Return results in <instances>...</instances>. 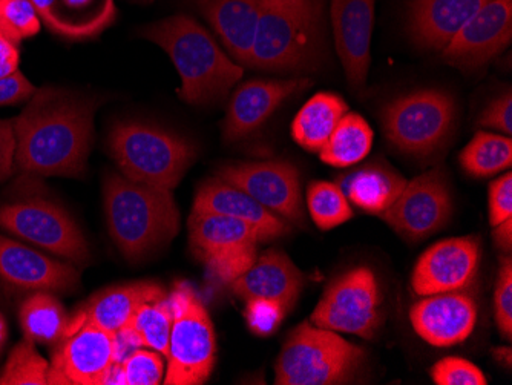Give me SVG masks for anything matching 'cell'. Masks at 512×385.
I'll list each match as a JSON object with an SVG mask.
<instances>
[{
  "label": "cell",
  "mask_w": 512,
  "mask_h": 385,
  "mask_svg": "<svg viewBox=\"0 0 512 385\" xmlns=\"http://www.w3.org/2000/svg\"><path fill=\"white\" fill-rule=\"evenodd\" d=\"M491 226H497L502 221L512 217V175L506 172L502 177L493 181L488 192Z\"/></svg>",
  "instance_id": "obj_41"
},
{
  "label": "cell",
  "mask_w": 512,
  "mask_h": 385,
  "mask_svg": "<svg viewBox=\"0 0 512 385\" xmlns=\"http://www.w3.org/2000/svg\"><path fill=\"white\" fill-rule=\"evenodd\" d=\"M16 163V134L13 120H0V183L13 174Z\"/></svg>",
  "instance_id": "obj_44"
},
{
  "label": "cell",
  "mask_w": 512,
  "mask_h": 385,
  "mask_svg": "<svg viewBox=\"0 0 512 385\" xmlns=\"http://www.w3.org/2000/svg\"><path fill=\"white\" fill-rule=\"evenodd\" d=\"M48 372L50 362L36 352L33 341L27 338L10 353L0 372V385H45Z\"/></svg>",
  "instance_id": "obj_34"
},
{
  "label": "cell",
  "mask_w": 512,
  "mask_h": 385,
  "mask_svg": "<svg viewBox=\"0 0 512 385\" xmlns=\"http://www.w3.org/2000/svg\"><path fill=\"white\" fill-rule=\"evenodd\" d=\"M511 39L512 0H491L448 42L442 60L462 71L479 70L499 56Z\"/></svg>",
  "instance_id": "obj_14"
},
{
  "label": "cell",
  "mask_w": 512,
  "mask_h": 385,
  "mask_svg": "<svg viewBox=\"0 0 512 385\" xmlns=\"http://www.w3.org/2000/svg\"><path fill=\"white\" fill-rule=\"evenodd\" d=\"M34 94V86L20 71L0 79V106L17 105L30 99Z\"/></svg>",
  "instance_id": "obj_43"
},
{
  "label": "cell",
  "mask_w": 512,
  "mask_h": 385,
  "mask_svg": "<svg viewBox=\"0 0 512 385\" xmlns=\"http://www.w3.org/2000/svg\"><path fill=\"white\" fill-rule=\"evenodd\" d=\"M453 214L450 188L440 169L407 181L393 205L379 217L410 241H421L440 231Z\"/></svg>",
  "instance_id": "obj_13"
},
{
  "label": "cell",
  "mask_w": 512,
  "mask_h": 385,
  "mask_svg": "<svg viewBox=\"0 0 512 385\" xmlns=\"http://www.w3.org/2000/svg\"><path fill=\"white\" fill-rule=\"evenodd\" d=\"M431 379L437 385H486L488 379L473 362L459 356L440 359L430 370Z\"/></svg>",
  "instance_id": "obj_37"
},
{
  "label": "cell",
  "mask_w": 512,
  "mask_h": 385,
  "mask_svg": "<svg viewBox=\"0 0 512 385\" xmlns=\"http://www.w3.org/2000/svg\"><path fill=\"white\" fill-rule=\"evenodd\" d=\"M106 384L125 385V376H123L122 364H119V362H114V364H112L111 369L106 373L105 381H103V385Z\"/></svg>",
  "instance_id": "obj_47"
},
{
  "label": "cell",
  "mask_w": 512,
  "mask_h": 385,
  "mask_svg": "<svg viewBox=\"0 0 512 385\" xmlns=\"http://www.w3.org/2000/svg\"><path fill=\"white\" fill-rule=\"evenodd\" d=\"M407 180L384 163H373L342 178L339 188L356 208L381 215L404 191Z\"/></svg>",
  "instance_id": "obj_27"
},
{
  "label": "cell",
  "mask_w": 512,
  "mask_h": 385,
  "mask_svg": "<svg viewBox=\"0 0 512 385\" xmlns=\"http://www.w3.org/2000/svg\"><path fill=\"white\" fill-rule=\"evenodd\" d=\"M381 301L375 272L356 267L330 283L310 320L321 329L371 339L381 326Z\"/></svg>",
  "instance_id": "obj_10"
},
{
  "label": "cell",
  "mask_w": 512,
  "mask_h": 385,
  "mask_svg": "<svg viewBox=\"0 0 512 385\" xmlns=\"http://www.w3.org/2000/svg\"><path fill=\"white\" fill-rule=\"evenodd\" d=\"M491 0H411L410 31L417 45L442 51Z\"/></svg>",
  "instance_id": "obj_22"
},
{
  "label": "cell",
  "mask_w": 512,
  "mask_h": 385,
  "mask_svg": "<svg viewBox=\"0 0 512 385\" xmlns=\"http://www.w3.org/2000/svg\"><path fill=\"white\" fill-rule=\"evenodd\" d=\"M17 200L0 206V229L77 264L89 261V247L71 215L37 191L36 177L19 180Z\"/></svg>",
  "instance_id": "obj_7"
},
{
  "label": "cell",
  "mask_w": 512,
  "mask_h": 385,
  "mask_svg": "<svg viewBox=\"0 0 512 385\" xmlns=\"http://www.w3.org/2000/svg\"><path fill=\"white\" fill-rule=\"evenodd\" d=\"M217 177L246 192L287 223L304 228L306 212L301 180L292 163L284 160L230 163L218 169Z\"/></svg>",
  "instance_id": "obj_12"
},
{
  "label": "cell",
  "mask_w": 512,
  "mask_h": 385,
  "mask_svg": "<svg viewBox=\"0 0 512 385\" xmlns=\"http://www.w3.org/2000/svg\"><path fill=\"white\" fill-rule=\"evenodd\" d=\"M479 264V237L448 238L433 244L417 260L411 286L421 297L463 290L473 283Z\"/></svg>",
  "instance_id": "obj_15"
},
{
  "label": "cell",
  "mask_w": 512,
  "mask_h": 385,
  "mask_svg": "<svg viewBox=\"0 0 512 385\" xmlns=\"http://www.w3.org/2000/svg\"><path fill=\"white\" fill-rule=\"evenodd\" d=\"M109 154L123 177L154 188H177L197 149L181 135L140 122L117 123L109 132Z\"/></svg>",
  "instance_id": "obj_5"
},
{
  "label": "cell",
  "mask_w": 512,
  "mask_h": 385,
  "mask_svg": "<svg viewBox=\"0 0 512 385\" xmlns=\"http://www.w3.org/2000/svg\"><path fill=\"white\" fill-rule=\"evenodd\" d=\"M373 129L359 114L348 111L336 126L324 148L318 152L322 162L333 168H348L362 162L373 145Z\"/></svg>",
  "instance_id": "obj_29"
},
{
  "label": "cell",
  "mask_w": 512,
  "mask_h": 385,
  "mask_svg": "<svg viewBox=\"0 0 512 385\" xmlns=\"http://www.w3.org/2000/svg\"><path fill=\"white\" fill-rule=\"evenodd\" d=\"M192 211L227 215L249 224L260 243L286 237L292 232L290 223L260 205L255 198L221 178H207L195 194Z\"/></svg>",
  "instance_id": "obj_20"
},
{
  "label": "cell",
  "mask_w": 512,
  "mask_h": 385,
  "mask_svg": "<svg viewBox=\"0 0 512 385\" xmlns=\"http://www.w3.org/2000/svg\"><path fill=\"white\" fill-rule=\"evenodd\" d=\"M96 103L43 86L13 120L16 165L33 177H82L92 143Z\"/></svg>",
  "instance_id": "obj_1"
},
{
  "label": "cell",
  "mask_w": 512,
  "mask_h": 385,
  "mask_svg": "<svg viewBox=\"0 0 512 385\" xmlns=\"http://www.w3.org/2000/svg\"><path fill=\"white\" fill-rule=\"evenodd\" d=\"M0 281L16 290L73 292L79 287V272L36 249L0 235Z\"/></svg>",
  "instance_id": "obj_16"
},
{
  "label": "cell",
  "mask_w": 512,
  "mask_h": 385,
  "mask_svg": "<svg viewBox=\"0 0 512 385\" xmlns=\"http://www.w3.org/2000/svg\"><path fill=\"white\" fill-rule=\"evenodd\" d=\"M142 34L171 57L181 79L178 94L189 105L223 102L243 77V66L230 59L191 16L168 17L149 25Z\"/></svg>",
  "instance_id": "obj_2"
},
{
  "label": "cell",
  "mask_w": 512,
  "mask_h": 385,
  "mask_svg": "<svg viewBox=\"0 0 512 385\" xmlns=\"http://www.w3.org/2000/svg\"><path fill=\"white\" fill-rule=\"evenodd\" d=\"M310 85L309 79L250 80L235 91L223 123L226 142L247 139L293 94Z\"/></svg>",
  "instance_id": "obj_19"
},
{
  "label": "cell",
  "mask_w": 512,
  "mask_h": 385,
  "mask_svg": "<svg viewBox=\"0 0 512 385\" xmlns=\"http://www.w3.org/2000/svg\"><path fill=\"white\" fill-rule=\"evenodd\" d=\"M129 329L142 341L143 347L155 350L168 359L169 335L172 327V309L168 293L152 298L138 307Z\"/></svg>",
  "instance_id": "obj_32"
},
{
  "label": "cell",
  "mask_w": 512,
  "mask_h": 385,
  "mask_svg": "<svg viewBox=\"0 0 512 385\" xmlns=\"http://www.w3.org/2000/svg\"><path fill=\"white\" fill-rule=\"evenodd\" d=\"M494 315L503 338H512V261L502 258L494 292Z\"/></svg>",
  "instance_id": "obj_39"
},
{
  "label": "cell",
  "mask_w": 512,
  "mask_h": 385,
  "mask_svg": "<svg viewBox=\"0 0 512 385\" xmlns=\"http://www.w3.org/2000/svg\"><path fill=\"white\" fill-rule=\"evenodd\" d=\"M48 384L103 385L114 364V335L76 313L57 344Z\"/></svg>",
  "instance_id": "obj_11"
},
{
  "label": "cell",
  "mask_w": 512,
  "mask_h": 385,
  "mask_svg": "<svg viewBox=\"0 0 512 385\" xmlns=\"http://www.w3.org/2000/svg\"><path fill=\"white\" fill-rule=\"evenodd\" d=\"M54 34L88 40L111 27L117 16L114 0H30Z\"/></svg>",
  "instance_id": "obj_24"
},
{
  "label": "cell",
  "mask_w": 512,
  "mask_h": 385,
  "mask_svg": "<svg viewBox=\"0 0 512 385\" xmlns=\"http://www.w3.org/2000/svg\"><path fill=\"white\" fill-rule=\"evenodd\" d=\"M39 13L30 0H0V31L13 43L39 34Z\"/></svg>",
  "instance_id": "obj_35"
},
{
  "label": "cell",
  "mask_w": 512,
  "mask_h": 385,
  "mask_svg": "<svg viewBox=\"0 0 512 385\" xmlns=\"http://www.w3.org/2000/svg\"><path fill=\"white\" fill-rule=\"evenodd\" d=\"M321 0H263L247 68L306 73L322 56Z\"/></svg>",
  "instance_id": "obj_4"
},
{
  "label": "cell",
  "mask_w": 512,
  "mask_h": 385,
  "mask_svg": "<svg viewBox=\"0 0 512 385\" xmlns=\"http://www.w3.org/2000/svg\"><path fill=\"white\" fill-rule=\"evenodd\" d=\"M198 7L234 62L249 65L263 0H198Z\"/></svg>",
  "instance_id": "obj_23"
},
{
  "label": "cell",
  "mask_w": 512,
  "mask_h": 385,
  "mask_svg": "<svg viewBox=\"0 0 512 385\" xmlns=\"http://www.w3.org/2000/svg\"><path fill=\"white\" fill-rule=\"evenodd\" d=\"M19 318L25 338L45 346H57L69 323L62 304L50 292H37L23 301Z\"/></svg>",
  "instance_id": "obj_30"
},
{
  "label": "cell",
  "mask_w": 512,
  "mask_h": 385,
  "mask_svg": "<svg viewBox=\"0 0 512 385\" xmlns=\"http://www.w3.org/2000/svg\"><path fill=\"white\" fill-rule=\"evenodd\" d=\"M8 327L7 321H5L4 315L0 313V352L4 349L5 341H7Z\"/></svg>",
  "instance_id": "obj_49"
},
{
  "label": "cell",
  "mask_w": 512,
  "mask_h": 385,
  "mask_svg": "<svg viewBox=\"0 0 512 385\" xmlns=\"http://www.w3.org/2000/svg\"><path fill=\"white\" fill-rule=\"evenodd\" d=\"M307 208L313 223L322 231L338 228L352 220L353 209L342 189L329 181H313L307 191Z\"/></svg>",
  "instance_id": "obj_33"
},
{
  "label": "cell",
  "mask_w": 512,
  "mask_h": 385,
  "mask_svg": "<svg viewBox=\"0 0 512 385\" xmlns=\"http://www.w3.org/2000/svg\"><path fill=\"white\" fill-rule=\"evenodd\" d=\"M17 66H19L17 45L0 31V79L16 73Z\"/></svg>",
  "instance_id": "obj_45"
},
{
  "label": "cell",
  "mask_w": 512,
  "mask_h": 385,
  "mask_svg": "<svg viewBox=\"0 0 512 385\" xmlns=\"http://www.w3.org/2000/svg\"><path fill=\"white\" fill-rule=\"evenodd\" d=\"M255 261L256 246H247L226 252V254L217 255L211 260L204 261V263L218 280L230 284L240 278L244 272H247Z\"/></svg>",
  "instance_id": "obj_40"
},
{
  "label": "cell",
  "mask_w": 512,
  "mask_h": 385,
  "mask_svg": "<svg viewBox=\"0 0 512 385\" xmlns=\"http://www.w3.org/2000/svg\"><path fill=\"white\" fill-rule=\"evenodd\" d=\"M410 320L417 335L431 346H456L473 333L477 304L462 290L434 293L411 307Z\"/></svg>",
  "instance_id": "obj_17"
},
{
  "label": "cell",
  "mask_w": 512,
  "mask_h": 385,
  "mask_svg": "<svg viewBox=\"0 0 512 385\" xmlns=\"http://www.w3.org/2000/svg\"><path fill=\"white\" fill-rule=\"evenodd\" d=\"M172 327L169 335L166 385H201L211 378L217 359L214 324L189 283H177L169 295Z\"/></svg>",
  "instance_id": "obj_8"
},
{
  "label": "cell",
  "mask_w": 512,
  "mask_h": 385,
  "mask_svg": "<svg viewBox=\"0 0 512 385\" xmlns=\"http://www.w3.org/2000/svg\"><path fill=\"white\" fill-rule=\"evenodd\" d=\"M246 301L247 326L258 336L272 335L289 310L283 303L267 298H250Z\"/></svg>",
  "instance_id": "obj_38"
},
{
  "label": "cell",
  "mask_w": 512,
  "mask_h": 385,
  "mask_svg": "<svg viewBox=\"0 0 512 385\" xmlns=\"http://www.w3.org/2000/svg\"><path fill=\"white\" fill-rule=\"evenodd\" d=\"M365 361L361 347L333 330L299 324L279 353L275 366L278 385L352 384Z\"/></svg>",
  "instance_id": "obj_6"
},
{
  "label": "cell",
  "mask_w": 512,
  "mask_h": 385,
  "mask_svg": "<svg viewBox=\"0 0 512 385\" xmlns=\"http://www.w3.org/2000/svg\"><path fill=\"white\" fill-rule=\"evenodd\" d=\"M125 385H158L165 375V359L155 350L140 349L122 362Z\"/></svg>",
  "instance_id": "obj_36"
},
{
  "label": "cell",
  "mask_w": 512,
  "mask_h": 385,
  "mask_svg": "<svg viewBox=\"0 0 512 385\" xmlns=\"http://www.w3.org/2000/svg\"><path fill=\"white\" fill-rule=\"evenodd\" d=\"M460 166L477 178L491 177L512 165V140L508 135L477 132L459 155Z\"/></svg>",
  "instance_id": "obj_31"
},
{
  "label": "cell",
  "mask_w": 512,
  "mask_h": 385,
  "mask_svg": "<svg viewBox=\"0 0 512 385\" xmlns=\"http://www.w3.org/2000/svg\"><path fill=\"white\" fill-rule=\"evenodd\" d=\"M165 293L163 287L149 281L108 287L86 301L77 313L114 335L131 323L138 307Z\"/></svg>",
  "instance_id": "obj_25"
},
{
  "label": "cell",
  "mask_w": 512,
  "mask_h": 385,
  "mask_svg": "<svg viewBox=\"0 0 512 385\" xmlns=\"http://www.w3.org/2000/svg\"><path fill=\"white\" fill-rule=\"evenodd\" d=\"M347 112V103L336 94H315L293 120V140L307 151H321Z\"/></svg>",
  "instance_id": "obj_28"
},
{
  "label": "cell",
  "mask_w": 512,
  "mask_h": 385,
  "mask_svg": "<svg viewBox=\"0 0 512 385\" xmlns=\"http://www.w3.org/2000/svg\"><path fill=\"white\" fill-rule=\"evenodd\" d=\"M494 243L502 251L511 252L512 247V217L494 226Z\"/></svg>",
  "instance_id": "obj_46"
},
{
  "label": "cell",
  "mask_w": 512,
  "mask_h": 385,
  "mask_svg": "<svg viewBox=\"0 0 512 385\" xmlns=\"http://www.w3.org/2000/svg\"><path fill=\"white\" fill-rule=\"evenodd\" d=\"M479 125L483 128L496 129L503 134L511 137L512 134V94L511 91L505 96L497 97L490 105L486 106L485 111L479 119Z\"/></svg>",
  "instance_id": "obj_42"
},
{
  "label": "cell",
  "mask_w": 512,
  "mask_h": 385,
  "mask_svg": "<svg viewBox=\"0 0 512 385\" xmlns=\"http://www.w3.org/2000/svg\"><path fill=\"white\" fill-rule=\"evenodd\" d=\"M188 229L191 249L201 261L260 243V238L249 224L212 212L192 211Z\"/></svg>",
  "instance_id": "obj_26"
},
{
  "label": "cell",
  "mask_w": 512,
  "mask_h": 385,
  "mask_svg": "<svg viewBox=\"0 0 512 385\" xmlns=\"http://www.w3.org/2000/svg\"><path fill=\"white\" fill-rule=\"evenodd\" d=\"M109 234L128 260L137 261L168 244L180 229V212L169 189L106 175L103 183Z\"/></svg>",
  "instance_id": "obj_3"
},
{
  "label": "cell",
  "mask_w": 512,
  "mask_h": 385,
  "mask_svg": "<svg viewBox=\"0 0 512 385\" xmlns=\"http://www.w3.org/2000/svg\"><path fill=\"white\" fill-rule=\"evenodd\" d=\"M456 119V105L440 89H421L399 97L382 111L388 142L413 157H428L448 139Z\"/></svg>",
  "instance_id": "obj_9"
},
{
  "label": "cell",
  "mask_w": 512,
  "mask_h": 385,
  "mask_svg": "<svg viewBox=\"0 0 512 385\" xmlns=\"http://www.w3.org/2000/svg\"><path fill=\"white\" fill-rule=\"evenodd\" d=\"M494 358L497 359L499 362H505V366L508 367V369H511V362H512V353H511V347H499V349L493 350Z\"/></svg>",
  "instance_id": "obj_48"
},
{
  "label": "cell",
  "mask_w": 512,
  "mask_h": 385,
  "mask_svg": "<svg viewBox=\"0 0 512 385\" xmlns=\"http://www.w3.org/2000/svg\"><path fill=\"white\" fill-rule=\"evenodd\" d=\"M304 275L284 252L270 249L240 278L229 284L232 292L243 300L267 298L279 301L287 309L295 304L304 286Z\"/></svg>",
  "instance_id": "obj_21"
},
{
  "label": "cell",
  "mask_w": 512,
  "mask_h": 385,
  "mask_svg": "<svg viewBox=\"0 0 512 385\" xmlns=\"http://www.w3.org/2000/svg\"><path fill=\"white\" fill-rule=\"evenodd\" d=\"M375 0H332L336 53L353 91L359 93L370 70Z\"/></svg>",
  "instance_id": "obj_18"
}]
</instances>
